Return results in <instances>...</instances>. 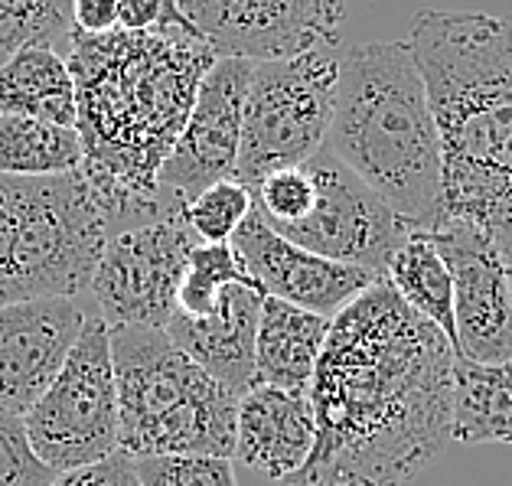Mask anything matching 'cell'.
Listing matches in <instances>:
<instances>
[{
	"label": "cell",
	"mask_w": 512,
	"mask_h": 486,
	"mask_svg": "<svg viewBox=\"0 0 512 486\" xmlns=\"http://www.w3.org/2000/svg\"><path fill=\"white\" fill-rule=\"evenodd\" d=\"M454 346L389 281L333 317L310 382L317 441L278 486H405L451 444Z\"/></svg>",
	"instance_id": "6da1fadb"
},
{
	"label": "cell",
	"mask_w": 512,
	"mask_h": 486,
	"mask_svg": "<svg viewBox=\"0 0 512 486\" xmlns=\"http://www.w3.org/2000/svg\"><path fill=\"white\" fill-rule=\"evenodd\" d=\"M69 49L76 128L85 144L82 173L102 203L108 239L183 213V199L157 190V173L219 56L196 30L69 33Z\"/></svg>",
	"instance_id": "7a4b0ae2"
},
{
	"label": "cell",
	"mask_w": 512,
	"mask_h": 486,
	"mask_svg": "<svg viewBox=\"0 0 512 486\" xmlns=\"http://www.w3.org/2000/svg\"><path fill=\"white\" fill-rule=\"evenodd\" d=\"M411 49L428 85L444 213L512 242V17L421 7Z\"/></svg>",
	"instance_id": "3957f363"
},
{
	"label": "cell",
	"mask_w": 512,
	"mask_h": 486,
	"mask_svg": "<svg viewBox=\"0 0 512 486\" xmlns=\"http://www.w3.org/2000/svg\"><path fill=\"white\" fill-rule=\"evenodd\" d=\"M327 151L379 193L408 226L444 222L441 137L408 40L349 46L336 59Z\"/></svg>",
	"instance_id": "277c9868"
},
{
	"label": "cell",
	"mask_w": 512,
	"mask_h": 486,
	"mask_svg": "<svg viewBox=\"0 0 512 486\" xmlns=\"http://www.w3.org/2000/svg\"><path fill=\"white\" fill-rule=\"evenodd\" d=\"M111 363L118 385V451L137 457L235 454L239 395L219 385L167 330L111 327Z\"/></svg>",
	"instance_id": "5b68a950"
},
{
	"label": "cell",
	"mask_w": 512,
	"mask_h": 486,
	"mask_svg": "<svg viewBox=\"0 0 512 486\" xmlns=\"http://www.w3.org/2000/svg\"><path fill=\"white\" fill-rule=\"evenodd\" d=\"M336 49L265 59L245 92L235 180L248 190L274 170L307 164L327 144L336 98Z\"/></svg>",
	"instance_id": "8992f818"
},
{
	"label": "cell",
	"mask_w": 512,
	"mask_h": 486,
	"mask_svg": "<svg viewBox=\"0 0 512 486\" xmlns=\"http://www.w3.org/2000/svg\"><path fill=\"white\" fill-rule=\"evenodd\" d=\"M33 454L49 470L69 473L118 454V385L111 327L92 310L53 385L23 415Z\"/></svg>",
	"instance_id": "52a82bcc"
},
{
	"label": "cell",
	"mask_w": 512,
	"mask_h": 486,
	"mask_svg": "<svg viewBox=\"0 0 512 486\" xmlns=\"http://www.w3.org/2000/svg\"><path fill=\"white\" fill-rule=\"evenodd\" d=\"M196 245L183 213L111 235L89 288L108 327L164 330L177 314V291Z\"/></svg>",
	"instance_id": "ba28073f"
},
{
	"label": "cell",
	"mask_w": 512,
	"mask_h": 486,
	"mask_svg": "<svg viewBox=\"0 0 512 486\" xmlns=\"http://www.w3.org/2000/svg\"><path fill=\"white\" fill-rule=\"evenodd\" d=\"M307 167L317 180V203L307 219L278 235L323 258L385 274L395 248L415 226H408L379 193H372L327 147L310 157Z\"/></svg>",
	"instance_id": "9c48e42d"
},
{
	"label": "cell",
	"mask_w": 512,
	"mask_h": 486,
	"mask_svg": "<svg viewBox=\"0 0 512 486\" xmlns=\"http://www.w3.org/2000/svg\"><path fill=\"white\" fill-rule=\"evenodd\" d=\"M216 56L252 62L336 49L346 0H180Z\"/></svg>",
	"instance_id": "30bf717a"
},
{
	"label": "cell",
	"mask_w": 512,
	"mask_h": 486,
	"mask_svg": "<svg viewBox=\"0 0 512 486\" xmlns=\"http://www.w3.org/2000/svg\"><path fill=\"white\" fill-rule=\"evenodd\" d=\"M428 232L447 271H451L460 359H470V363H509L512 281L506 248L486 229L451 216Z\"/></svg>",
	"instance_id": "8fae6325"
},
{
	"label": "cell",
	"mask_w": 512,
	"mask_h": 486,
	"mask_svg": "<svg viewBox=\"0 0 512 486\" xmlns=\"http://www.w3.org/2000/svg\"><path fill=\"white\" fill-rule=\"evenodd\" d=\"M252 59L219 56L199 82L196 102L183 131L157 173V190L190 199L209 183L235 177L242 144L245 92L252 82Z\"/></svg>",
	"instance_id": "7c38bea8"
},
{
	"label": "cell",
	"mask_w": 512,
	"mask_h": 486,
	"mask_svg": "<svg viewBox=\"0 0 512 486\" xmlns=\"http://www.w3.org/2000/svg\"><path fill=\"white\" fill-rule=\"evenodd\" d=\"M232 252L239 258L245 278L265 297H278L294 307L336 317L359 294L382 281V274L323 258L317 252L287 242L255 209L245 216L239 232L232 235Z\"/></svg>",
	"instance_id": "4fadbf2b"
},
{
	"label": "cell",
	"mask_w": 512,
	"mask_h": 486,
	"mask_svg": "<svg viewBox=\"0 0 512 486\" xmlns=\"http://www.w3.org/2000/svg\"><path fill=\"white\" fill-rule=\"evenodd\" d=\"M89 310L79 297H40L0 307V411L23 418L53 385Z\"/></svg>",
	"instance_id": "5bb4252c"
},
{
	"label": "cell",
	"mask_w": 512,
	"mask_h": 486,
	"mask_svg": "<svg viewBox=\"0 0 512 486\" xmlns=\"http://www.w3.org/2000/svg\"><path fill=\"white\" fill-rule=\"evenodd\" d=\"M265 294L252 281H232L206 317L173 314L167 323L170 343L206 369L232 395H245L255 382V336Z\"/></svg>",
	"instance_id": "9a60e30c"
},
{
	"label": "cell",
	"mask_w": 512,
	"mask_h": 486,
	"mask_svg": "<svg viewBox=\"0 0 512 486\" xmlns=\"http://www.w3.org/2000/svg\"><path fill=\"white\" fill-rule=\"evenodd\" d=\"M317 418L307 392L252 385L235 411V454L232 460L261 473L271 483L297 473L314 454Z\"/></svg>",
	"instance_id": "2e32d148"
},
{
	"label": "cell",
	"mask_w": 512,
	"mask_h": 486,
	"mask_svg": "<svg viewBox=\"0 0 512 486\" xmlns=\"http://www.w3.org/2000/svg\"><path fill=\"white\" fill-rule=\"evenodd\" d=\"M333 317L265 297L255 336V382L274 389L307 392L314 382L320 353L327 346Z\"/></svg>",
	"instance_id": "e0dca14e"
},
{
	"label": "cell",
	"mask_w": 512,
	"mask_h": 486,
	"mask_svg": "<svg viewBox=\"0 0 512 486\" xmlns=\"http://www.w3.org/2000/svg\"><path fill=\"white\" fill-rule=\"evenodd\" d=\"M0 115L79 124L76 76L53 43H27L0 66Z\"/></svg>",
	"instance_id": "ac0fdd59"
},
{
	"label": "cell",
	"mask_w": 512,
	"mask_h": 486,
	"mask_svg": "<svg viewBox=\"0 0 512 486\" xmlns=\"http://www.w3.org/2000/svg\"><path fill=\"white\" fill-rule=\"evenodd\" d=\"M451 438L457 444H512V359L454 363Z\"/></svg>",
	"instance_id": "d6986e66"
},
{
	"label": "cell",
	"mask_w": 512,
	"mask_h": 486,
	"mask_svg": "<svg viewBox=\"0 0 512 486\" xmlns=\"http://www.w3.org/2000/svg\"><path fill=\"white\" fill-rule=\"evenodd\" d=\"M382 278L392 284V291L402 297L415 314L431 320L434 327L447 336V343L454 346V356L460 359L451 271H447L428 229H411L405 235V242L395 248V255L389 258V265H385Z\"/></svg>",
	"instance_id": "ffe728a7"
},
{
	"label": "cell",
	"mask_w": 512,
	"mask_h": 486,
	"mask_svg": "<svg viewBox=\"0 0 512 486\" xmlns=\"http://www.w3.org/2000/svg\"><path fill=\"white\" fill-rule=\"evenodd\" d=\"M85 164L79 128L0 115V177H62Z\"/></svg>",
	"instance_id": "44dd1931"
},
{
	"label": "cell",
	"mask_w": 512,
	"mask_h": 486,
	"mask_svg": "<svg viewBox=\"0 0 512 486\" xmlns=\"http://www.w3.org/2000/svg\"><path fill=\"white\" fill-rule=\"evenodd\" d=\"M232 281H248L235 258L229 242H199L190 261H186L180 291H177V314L183 317H206L216 310L219 294Z\"/></svg>",
	"instance_id": "7402d4cb"
},
{
	"label": "cell",
	"mask_w": 512,
	"mask_h": 486,
	"mask_svg": "<svg viewBox=\"0 0 512 486\" xmlns=\"http://www.w3.org/2000/svg\"><path fill=\"white\" fill-rule=\"evenodd\" d=\"M72 0H0V66L27 43H69Z\"/></svg>",
	"instance_id": "603a6c76"
},
{
	"label": "cell",
	"mask_w": 512,
	"mask_h": 486,
	"mask_svg": "<svg viewBox=\"0 0 512 486\" xmlns=\"http://www.w3.org/2000/svg\"><path fill=\"white\" fill-rule=\"evenodd\" d=\"M252 190L235 177L209 183L206 190H199L183 203V222L199 242H232V235L239 232L245 216L252 213Z\"/></svg>",
	"instance_id": "cb8c5ba5"
},
{
	"label": "cell",
	"mask_w": 512,
	"mask_h": 486,
	"mask_svg": "<svg viewBox=\"0 0 512 486\" xmlns=\"http://www.w3.org/2000/svg\"><path fill=\"white\" fill-rule=\"evenodd\" d=\"M137 486H239L235 460L203 454H164L134 460Z\"/></svg>",
	"instance_id": "d4e9b609"
},
{
	"label": "cell",
	"mask_w": 512,
	"mask_h": 486,
	"mask_svg": "<svg viewBox=\"0 0 512 486\" xmlns=\"http://www.w3.org/2000/svg\"><path fill=\"white\" fill-rule=\"evenodd\" d=\"M59 477L33 454L23 418L0 411V486H49Z\"/></svg>",
	"instance_id": "484cf974"
},
{
	"label": "cell",
	"mask_w": 512,
	"mask_h": 486,
	"mask_svg": "<svg viewBox=\"0 0 512 486\" xmlns=\"http://www.w3.org/2000/svg\"><path fill=\"white\" fill-rule=\"evenodd\" d=\"M118 30L164 33V30H196V27L180 10V0H118Z\"/></svg>",
	"instance_id": "4316f807"
},
{
	"label": "cell",
	"mask_w": 512,
	"mask_h": 486,
	"mask_svg": "<svg viewBox=\"0 0 512 486\" xmlns=\"http://www.w3.org/2000/svg\"><path fill=\"white\" fill-rule=\"evenodd\" d=\"M20 213V177H0V307L14 304L10 294V248Z\"/></svg>",
	"instance_id": "83f0119b"
},
{
	"label": "cell",
	"mask_w": 512,
	"mask_h": 486,
	"mask_svg": "<svg viewBox=\"0 0 512 486\" xmlns=\"http://www.w3.org/2000/svg\"><path fill=\"white\" fill-rule=\"evenodd\" d=\"M49 486H137V473H134V460L118 451L115 457L102 460V464L59 473Z\"/></svg>",
	"instance_id": "f1b7e54d"
},
{
	"label": "cell",
	"mask_w": 512,
	"mask_h": 486,
	"mask_svg": "<svg viewBox=\"0 0 512 486\" xmlns=\"http://www.w3.org/2000/svg\"><path fill=\"white\" fill-rule=\"evenodd\" d=\"M72 33L108 36L118 30V0H72Z\"/></svg>",
	"instance_id": "f546056e"
},
{
	"label": "cell",
	"mask_w": 512,
	"mask_h": 486,
	"mask_svg": "<svg viewBox=\"0 0 512 486\" xmlns=\"http://www.w3.org/2000/svg\"><path fill=\"white\" fill-rule=\"evenodd\" d=\"M506 265H509V281H512V242H509V248H506Z\"/></svg>",
	"instance_id": "4dcf8cb0"
}]
</instances>
